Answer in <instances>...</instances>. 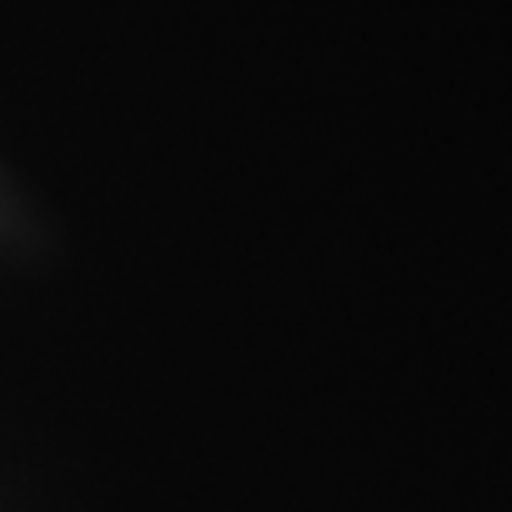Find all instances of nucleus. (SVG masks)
Returning a JSON list of instances; mask_svg holds the SVG:
<instances>
[]
</instances>
